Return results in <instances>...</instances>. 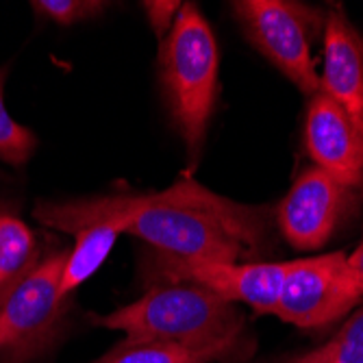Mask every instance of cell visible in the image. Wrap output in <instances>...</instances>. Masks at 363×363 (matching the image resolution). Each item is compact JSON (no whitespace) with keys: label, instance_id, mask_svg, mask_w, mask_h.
I'll list each match as a JSON object with an SVG mask.
<instances>
[{"label":"cell","instance_id":"cell-7","mask_svg":"<svg viewBox=\"0 0 363 363\" xmlns=\"http://www.w3.org/2000/svg\"><path fill=\"white\" fill-rule=\"evenodd\" d=\"M363 298L348 270V255L326 252L285 261L277 313L298 328H324L346 318Z\"/></svg>","mask_w":363,"mask_h":363},{"label":"cell","instance_id":"cell-13","mask_svg":"<svg viewBox=\"0 0 363 363\" xmlns=\"http://www.w3.org/2000/svg\"><path fill=\"white\" fill-rule=\"evenodd\" d=\"M94 363H230V359L218 350H196L170 342L124 337Z\"/></svg>","mask_w":363,"mask_h":363},{"label":"cell","instance_id":"cell-1","mask_svg":"<svg viewBox=\"0 0 363 363\" xmlns=\"http://www.w3.org/2000/svg\"><path fill=\"white\" fill-rule=\"evenodd\" d=\"M128 235L150 250L209 263H246L268 240V209L224 198L194 179L130 196Z\"/></svg>","mask_w":363,"mask_h":363},{"label":"cell","instance_id":"cell-5","mask_svg":"<svg viewBox=\"0 0 363 363\" xmlns=\"http://www.w3.org/2000/svg\"><path fill=\"white\" fill-rule=\"evenodd\" d=\"M68 250L48 252L0 305V363H28L55 346L68 303L59 296Z\"/></svg>","mask_w":363,"mask_h":363},{"label":"cell","instance_id":"cell-6","mask_svg":"<svg viewBox=\"0 0 363 363\" xmlns=\"http://www.w3.org/2000/svg\"><path fill=\"white\" fill-rule=\"evenodd\" d=\"M38 222L48 228L74 235V248L61 274L59 296L70 301L77 287L87 281L109 257L118 238L130 224V196H105L87 201L48 203L42 201L33 209Z\"/></svg>","mask_w":363,"mask_h":363},{"label":"cell","instance_id":"cell-10","mask_svg":"<svg viewBox=\"0 0 363 363\" xmlns=\"http://www.w3.org/2000/svg\"><path fill=\"white\" fill-rule=\"evenodd\" d=\"M305 148L313 166L363 194V130L324 91H315L309 98Z\"/></svg>","mask_w":363,"mask_h":363},{"label":"cell","instance_id":"cell-8","mask_svg":"<svg viewBox=\"0 0 363 363\" xmlns=\"http://www.w3.org/2000/svg\"><path fill=\"white\" fill-rule=\"evenodd\" d=\"M144 283H189L228 303H244L257 313H277L279 296L285 277V263H209L187 261L157 250L142 255Z\"/></svg>","mask_w":363,"mask_h":363},{"label":"cell","instance_id":"cell-12","mask_svg":"<svg viewBox=\"0 0 363 363\" xmlns=\"http://www.w3.org/2000/svg\"><path fill=\"white\" fill-rule=\"evenodd\" d=\"M38 235L9 207L0 205V305L42 263Z\"/></svg>","mask_w":363,"mask_h":363},{"label":"cell","instance_id":"cell-17","mask_svg":"<svg viewBox=\"0 0 363 363\" xmlns=\"http://www.w3.org/2000/svg\"><path fill=\"white\" fill-rule=\"evenodd\" d=\"M142 7L152 24L155 35H159L161 40L170 33L181 11V3H177V0H146V3H142Z\"/></svg>","mask_w":363,"mask_h":363},{"label":"cell","instance_id":"cell-11","mask_svg":"<svg viewBox=\"0 0 363 363\" xmlns=\"http://www.w3.org/2000/svg\"><path fill=\"white\" fill-rule=\"evenodd\" d=\"M324 57L320 91H324L363 130V35L340 5L324 16Z\"/></svg>","mask_w":363,"mask_h":363},{"label":"cell","instance_id":"cell-2","mask_svg":"<svg viewBox=\"0 0 363 363\" xmlns=\"http://www.w3.org/2000/svg\"><path fill=\"white\" fill-rule=\"evenodd\" d=\"M96 324L122 331L130 340L218 350L230 363H242L255 348L238 305L189 283L150 285L140 301L98 318Z\"/></svg>","mask_w":363,"mask_h":363},{"label":"cell","instance_id":"cell-15","mask_svg":"<svg viewBox=\"0 0 363 363\" xmlns=\"http://www.w3.org/2000/svg\"><path fill=\"white\" fill-rule=\"evenodd\" d=\"M5 72L0 70V163L7 166H24L38 148V138L22 124H18L5 107Z\"/></svg>","mask_w":363,"mask_h":363},{"label":"cell","instance_id":"cell-16","mask_svg":"<svg viewBox=\"0 0 363 363\" xmlns=\"http://www.w3.org/2000/svg\"><path fill=\"white\" fill-rule=\"evenodd\" d=\"M30 7L48 20L70 26L101 16L107 5L101 3V0H38Z\"/></svg>","mask_w":363,"mask_h":363},{"label":"cell","instance_id":"cell-9","mask_svg":"<svg viewBox=\"0 0 363 363\" xmlns=\"http://www.w3.org/2000/svg\"><path fill=\"white\" fill-rule=\"evenodd\" d=\"M359 198L361 194L311 166L294 181L279 205L281 233L294 248L320 250L354 213Z\"/></svg>","mask_w":363,"mask_h":363},{"label":"cell","instance_id":"cell-4","mask_svg":"<svg viewBox=\"0 0 363 363\" xmlns=\"http://www.w3.org/2000/svg\"><path fill=\"white\" fill-rule=\"evenodd\" d=\"M248 42L309 98L320 91L313 44L324 35V16L294 0H238L230 3Z\"/></svg>","mask_w":363,"mask_h":363},{"label":"cell","instance_id":"cell-14","mask_svg":"<svg viewBox=\"0 0 363 363\" xmlns=\"http://www.w3.org/2000/svg\"><path fill=\"white\" fill-rule=\"evenodd\" d=\"M263 363H363V307L354 311L324 344Z\"/></svg>","mask_w":363,"mask_h":363},{"label":"cell","instance_id":"cell-18","mask_svg":"<svg viewBox=\"0 0 363 363\" xmlns=\"http://www.w3.org/2000/svg\"><path fill=\"white\" fill-rule=\"evenodd\" d=\"M348 270L354 277V281L363 287V242L348 255Z\"/></svg>","mask_w":363,"mask_h":363},{"label":"cell","instance_id":"cell-3","mask_svg":"<svg viewBox=\"0 0 363 363\" xmlns=\"http://www.w3.org/2000/svg\"><path fill=\"white\" fill-rule=\"evenodd\" d=\"M159 70L174 128L189 157H196L205 144L218 85V46L198 5H181L170 33L161 42Z\"/></svg>","mask_w":363,"mask_h":363}]
</instances>
